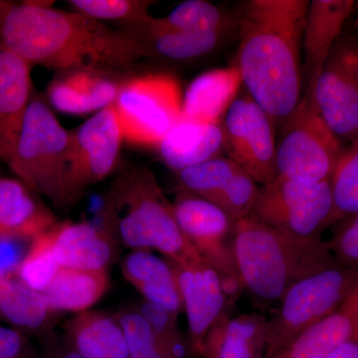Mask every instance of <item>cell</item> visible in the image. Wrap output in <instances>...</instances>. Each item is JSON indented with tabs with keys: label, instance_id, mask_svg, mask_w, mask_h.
Returning <instances> with one entry per match:
<instances>
[{
	"label": "cell",
	"instance_id": "obj_38",
	"mask_svg": "<svg viewBox=\"0 0 358 358\" xmlns=\"http://www.w3.org/2000/svg\"><path fill=\"white\" fill-rule=\"evenodd\" d=\"M32 240L2 235L0 236V275H13L24 260Z\"/></svg>",
	"mask_w": 358,
	"mask_h": 358
},
{
	"label": "cell",
	"instance_id": "obj_40",
	"mask_svg": "<svg viewBox=\"0 0 358 358\" xmlns=\"http://www.w3.org/2000/svg\"><path fill=\"white\" fill-rule=\"evenodd\" d=\"M326 358H358V341L355 339L346 341L329 353Z\"/></svg>",
	"mask_w": 358,
	"mask_h": 358
},
{
	"label": "cell",
	"instance_id": "obj_3",
	"mask_svg": "<svg viewBox=\"0 0 358 358\" xmlns=\"http://www.w3.org/2000/svg\"><path fill=\"white\" fill-rule=\"evenodd\" d=\"M234 257L243 291L256 305H279L294 284L336 265L329 242L303 239L251 217L238 220Z\"/></svg>",
	"mask_w": 358,
	"mask_h": 358
},
{
	"label": "cell",
	"instance_id": "obj_8",
	"mask_svg": "<svg viewBox=\"0 0 358 358\" xmlns=\"http://www.w3.org/2000/svg\"><path fill=\"white\" fill-rule=\"evenodd\" d=\"M114 105L122 138L138 147H159L181 122L182 95L166 74L134 77L120 87Z\"/></svg>",
	"mask_w": 358,
	"mask_h": 358
},
{
	"label": "cell",
	"instance_id": "obj_5",
	"mask_svg": "<svg viewBox=\"0 0 358 358\" xmlns=\"http://www.w3.org/2000/svg\"><path fill=\"white\" fill-rule=\"evenodd\" d=\"M72 131L63 128L39 96L28 106L8 166L34 192L58 208L70 207L68 171Z\"/></svg>",
	"mask_w": 358,
	"mask_h": 358
},
{
	"label": "cell",
	"instance_id": "obj_17",
	"mask_svg": "<svg viewBox=\"0 0 358 358\" xmlns=\"http://www.w3.org/2000/svg\"><path fill=\"white\" fill-rule=\"evenodd\" d=\"M54 255L62 268L108 270L115 254V238L90 222L56 223L48 231Z\"/></svg>",
	"mask_w": 358,
	"mask_h": 358
},
{
	"label": "cell",
	"instance_id": "obj_18",
	"mask_svg": "<svg viewBox=\"0 0 358 358\" xmlns=\"http://www.w3.org/2000/svg\"><path fill=\"white\" fill-rule=\"evenodd\" d=\"M236 65L207 71L186 89L181 106V121L220 124L242 86Z\"/></svg>",
	"mask_w": 358,
	"mask_h": 358
},
{
	"label": "cell",
	"instance_id": "obj_41",
	"mask_svg": "<svg viewBox=\"0 0 358 358\" xmlns=\"http://www.w3.org/2000/svg\"><path fill=\"white\" fill-rule=\"evenodd\" d=\"M47 358H83L73 350L67 343H52L49 345Z\"/></svg>",
	"mask_w": 358,
	"mask_h": 358
},
{
	"label": "cell",
	"instance_id": "obj_30",
	"mask_svg": "<svg viewBox=\"0 0 358 358\" xmlns=\"http://www.w3.org/2000/svg\"><path fill=\"white\" fill-rule=\"evenodd\" d=\"M242 169L229 157H214L179 171L178 185L214 204Z\"/></svg>",
	"mask_w": 358,
	"mask_h": 358
},
{
	"label": "cell",
	"instance_id": "obj_27",
	"mask_svg": "<svg viewBox=\"0 0 358 358\" xmlns=\"http://www.w3.org/2000/svg\"><path fill=\"white\" fill-rule=\"evenodd\" d=\"M0 315L23 333H39L46 331L56 313L43 294L26 287L15 275H0Z\"/></svg>",
	"mask_w": 358,
	"mask_h": 358
},
{
	"label": "cell",
	"instance_id": "obj_22",
	"mask_svg": "<svg viewBox=\"0 0 358 358\" xmlns=\"http://www.w3.org/2000/svg\"><path fill=\"white\" fill-rule=\"evenodd\" d=\"M66 343L83 358H129L126 334L117 315L77 313L64 326Z\"/></svg>",
	"mask_w": 358,
	"mask_h": 358
},
{
	"label": "cell",
	"instance_id": "obj_16",
	"mask_svg": "<svg viewBox=\"0 0 358 358\" xmlns=\"http://www.w3.org/2000/svg\"><path fill=\"white\" fill-rule=\"evenodd\" d=\"M31 65L0 45V160L13 159L32 99Z\"/></svg>",
	"mask_w": 358,
	"mask_h": 358
},
{
	"label": "cell",
	"instance_id": "obj_12",
	"mask_svg": "<svg viewBox=\"0 0 358 358\" xmlns=\"http://www.w3.org/2000/svg\"><path fill=\"white\" fill-rule=\"evenodd\" d=\"M275 124L250 96H237L222 124L224 150L261 186L278 178Z\"/></svg>",
	"mask_w": 358,
	"mask_h": 358
},
{
	"label": "cell",
	"instance_id": "obj_23",
	"mask_svg": "<svg viewBox=\"0 0 358 358\" xmlns=\"http://www.w3.org/2000/svg\"><path fill=\"white\" fill-rule=\"evenodd\" d=\"M96 71H67L52 81L47 94L49 102L66 114L85 115L115 103L120 87Z\"/></svg>",
	"mask_w": 358,
	"mask_h": 358
},
{
	"label": "cell",
	"instance_id": "obj_15",
	"mask_svg": "<svg viewBox=\"0 0 358 358\" xmlns=\"http://www.w3.org/2000/svg\"><path fill=\"white\" fill-rule=\"evenodd\" d=\"M355 6L352 0L310 1L301 39L303 95L313 93L322 68L343 34Z\"/></svg>",
	"mask_w": 358,
	"mask_h": 358
},
{
	"label": "cell",
	"instance_id": "obj_43",
	"mask_svg": "<svg viewBox=\"0 0 358 358\" xmlns=\"http://www.w3.org/2000/svg\"><path fill=\"white\" fill-rule=\"evenodd\" d=\"M353 339H355V341H358V331H357V334H355V338H353Z\"/></svg>",
	"mask_w": 358,
	"mask_h": 358
},
{
	"label": "cell",
	"instance_id": "obj_19",
	"mask_svg": "<svg viewBox=\"0 0 358 358\" xmlns=\"http://www.w3.org/2000/svg\"><path fill=\"white\" fill-rule=\"evenodd\" d=\"M358 331V282L341 307L299 334L272 358H326Z\"/></svg>",
	"mask_w": 358,
	"mask_h": 358
},
{
	"label": "cell",
	"instance_id": "obj_1",
	"mask_svg": "<svg viewBox=\"0 0 358 358\" xmlns=\"http://www.w3.org/2000/svg\"><path fill=\"white\" fill-rule=\"evenodd\" d=\"M0 45L30 65L60 71L127 70L150 57L134 37L102 21L29 1L14 4L2 25Z\"/></svg>",
	"mask_w": 358,
	"mask_h": 358
},
{
	"label": "cell",
	"instance_id": "obj_44",
	"mask_svg": "<svg viewBox=\"0 0 358 358\" xmlns=\"http://www.w3.org/2000/svg\"><path fill=\"white\" fill-rule=\"evenodd\" d=\"M0 317H1V315H0Z\"/></svg>",
	"mask_w": 358,
	"mask_h": 358
},
{
	"label": "cell",
	"instance_id": "obj_10",
	"mask_svg": "<svg viewBox=\"0 0 358 358\" xmlns=\"http://www.w3.org/2000/svg\"><path fill=\"white\" fill-rule=\"evenodd\" d=\"M334 200L331 181L308 185L278 176L260 186L249 217L303 239L322 238L331 227Z\"/></svg>",
	"mask_w": 358,
	"mask_h": 358
},
{
	"label": "cell",
	"instance_id": "obj_2",
	"mask_svg": "<svg viewBox=\"0 0 358 358\" xmlns=\"http://www.w3.org/2000/svg\"><path fill=\"white\" fill-rule=\"evenodd\" d=\"M308 6V0H249L237 14L242 83L282 127L303 95L301 39Z\"/></svg>",
	"mask_w": 358,
	"mask_h": 358
},
{
	"label": "cell",
	"instance_id": "obj_6",
	"mask_svg": "<svg viewBox=\"0 0 358 358\" xmlns=\"http://www.w3.org/2000/svg\"><path fill=\"white\" fill-rule=\"evenodd\" d=\"M357 282L358 271L336 264L294 284L268 320L265 358H272L299 334L336 312Z\"/></svg>",
	"mask_w": 358,
	"mask_h": 358
},
{
	"label": "cell",
	"instance_id": "obj_42",
	"mask_svg": "<svg viewBox=\"0 0 358 358\" xmlns=\"http://www.w3.org/2000/svg\"><path fill=\"white\" fill-rule=\"evenodd\" d=\"M14 4H15V2L0 0V32H1L2 25H3L7 14L13 8Z\"/></svg>",
	"mask_w": 358,
	"mask_h": 358
},
{
	"label": "cell",
	"instance_id": "obj_39",
	"mask_svg": "<svg viewBox=\"0 0 358 358\" xmlns=\"http://www.w3.org/2000/svg\"><path fill=\"white\" fill-rule=\"evenodd\" d=\"M27 341L15 327L0 326V358H24Z\"/></svg>",
	"mask_w": 358,
	"mask_h": 358
},
{
	"label": "cell",
	"instance_id": "obj_4",
	"mask_svg": "<svg viewBox=\"0 0 358 358\" xmlns=\"http://www.w3.org/2000/svg\"><path fill=\"white\" fill-rule=\"evenodd\" d=\"M102 214L103 229L131 251L157 250L171 263L199 257L147 166L128 167L119 174L103 196Z\"/></svg>",
	"mask_w": 358,
	"mask_h": 358
},
{
	"label": "cell",
	"instance_id": "obj_37",
	"mask_svg": "<svg viewBox=\"0 0 358 358\" xmlns=\"http://www.w3.org/2000/svg\"><path fill=\"white\" fill-rule=\"evenodd\" d=\"M329 241L334 260L341 267L358 271V214L336 223Z\"/></svg>",
	"mask_w": 358,
	"mask_h": 358
},
{
	"label": "cell",
	"instance_id": "obj_33",
	"mask_svg": "<svg viewBox=\"0 0 358 358\" xmlns=\"http://www.w3.org/2000/svg\"><path fill=\"white\" fill-rule=\"evenodd\" d=\"M76 13L98 21H120L124 24L140 25L152 15L148 9L154 2L148 0H71Z\"/></svg>",
	"mask_w": 358,
	"mask_h": 358
},
{
	"label": "cell",
	"instance_id": "obj_26",
	"mask_svg": "<svg viewBox=\"0 0 358 358\" xmlns=\"http://www.w3.org/2000/svg\"><path fill=\"white\" fill-rule=\"evenodd\" d=\"M108 270L85 271L60 268L44 296L52 312H88L109 288Z\"/></svg>",
	"mask_w": 358,
	"mask_h": 358
},
{
	"label": "cell",
	"instance_id": "obj_11",
	"mask_svg": "<svg viewBox=\"0 0 358 358\" xmlns=\"http://www.w3.org/2000/svg\"><path fill=\"white\" fill-rule=\"evenodd\" d=\"M315 105L341 143H358V35L343 30L322 68L315 90Z\"/></svg>",
	"mask_w": 358,
	"mask_h": 358
},
{
	"label": "cell",
	"instance_id": "obj_14",
	"mask_svg": "<svg viewBox=\"0 0 358 358\" xmlns=\"http://www.w3.org/2000/svg\"><path fill=\"white\" fill-rule=\"evenodd\" d=\"M169 263L178 279L183 312L187 317L189 355L201 357L207 334L219 320L231 315L233 308L218 273L201 257Z\"/></svg>",
	"mask_w": 358,
	"mask_h": 358
},
{
	"label": "cell",
	"instance_id": "obj_9",
	"mask_svg": "<svg viewBox=\"0 0 358 358\" xmlns=\"http://www.w3.org/2000/svg\"><path fill=\"white\" fill-rule=\"evenodd\" d=\"M173 204L186 239L215 268L231 307L234 308L244 292L234 257L237 220L215 204L179 185Z\"/></svg>",
	"mask_w": 358,
	"mask_h": 358
},
{
	"label": "cell",
	"instance_id": "obj_25",
	"mask_svg": "<svg viewBox=\"0 0 358 358\" xmlns=\"http://www.w3.org/2000/svg\"><path fill=\"white\" fill-rule=\"evenodd\" d=\"M157 148L162 162L178 173L218 157L224 150L222 124L181 121Z\"/></svg>",
	"mask_w": 358,
	"mask_h": 358
},
{
	"label": "cell",
	"instance_id": "obj_28",
	"mask_svg": "<svg viewBox=\"0 0 358 358\" xmlns=\"http://www.w3.org/2000/svg\"><path fill=\"white\" fill-rule=\"evenodd\" d=\"M148 21L136 27L140 28L145 35V39L138 40V42L145 47L150 57L159 56L173 61L195 60L217 49L228 35L159 29L148 24Z\"/></svg>",
	"mask_w": 358,
	"mask_h": 358
},
{
	"label": "cell",
	"instance_id": "obj_13",
	"mask_svg": "<svg viewBox=\"0 0 358 358\" xmlns=\"http://www.w3.org/2000/svg\"><path fill=\"white\" fill-rule=\"evenodd\" d=\"M122 140L114 105L99 110L72 131L67 181L71 206L89 187L112 173Z\"/></svg>",
	"mask_w": 358,
	"mask_h": 358
},
{
	"label": "cell",
	"instance_id": "obj_35",
	"mask_svg": "<svg viewBox=\"0 0 358 358\" xmlns=\"http://www.w3.org/2000/svg\"><path fill=\"white\" fill-rule=\"evenodd\" d=\"M138 310L147 319L159 343L173 358H188L187 341L183 338L178 326V315L159 306L143 301Z\"/></svg>",
	"mask_w": 358,
	"mask_h": 358
},
{
	"label": "cell",
	"instance_id": "obj_31",
	"mask_svg": "<svg viewBox=\"0 0 358 358\" xmlns=\"http://www.w3.org/2000/svg\"><path fill=\"white\" fill-rule=\"evenodd\" d=\"M334 209L331 226L358 214V143L345 148L331 180Z\"/></svg>",
	"mask_w": 358,
	"mask_h": 358
},
{
	"label": "cell",
	"instance_id": "obj_36",
	"mask_svg": "<svg viewBox=\"0 0 358 358\" xmlns=\"http://www.w3.org/2000/svg\"><path fill=\"white\" fill-rule=\"evenodd\" d=\"M260 186L250 174L242 169L230 181L216 200V206L229 214L235 220L248 217L255 206Z\"/></svg>",
	"mask_w": 358,
	"mask_h": 358
},
{
	"label": "cell",
	"instance_id": "obj_24",
	"mask_svg": "<svg viewBox=\"0 0 358 358\" xmlns=\"http://www.w3.org/2000/svg\"><path fill=\"white\" fill-rule=\"evenodd\" d=\"M32 192L22 181L0 176V236L33 240L57 223Z\"/></svg>",
	"mask_w": 358,
	"mask_h": 358
},
{
	"label": "cell",
	"instance_id": "obj_20",
	"mask_svg": "<svg viewBox=\"0 0 358 358\" xmlns=\"http://www.w3.org/2000/svg\"><path fill=\"white\" fill-rule=\"evenodd\" d=\"M122 277L143 296V301L179 315L183 312L178 279L169 261L150 250H134L121 262Z\"/></svg>",
	"mask_w": 358,
	"mask_h": 358
},
{
	"label": "cell",
	"instance_id": "obj_32",
	"mask_svg": "<svg viewBox=\"0 0 358 358\" xmlns=\"http://www.w3.org/2000/svg\"><path fill=\"white\" fill-rule=\"evenodd\" d=\"M48 231L32 240L24 260L15 274L26 287L42 294L61 268L54 255Z\"/></svg>",
	"mask_w": 358,
	"mask_h": 358
},
{
	"label": "cell",
	"instance_id": "obj_21",
	"mask_svg": "<svg viewBox=\"0 0 358 358\" xmlns=\"http://www.w3.org/2000/svg\"><path fill=\"white\" fill-rule=\"evenodd\" d=\"M268 320L260 313L226 315L206 338L202 358H265Z\"/></svg>",
	"mask_w": 358,
	"mask_h": 358
},
{
	"label": "cell",
	"instance_id": "obj_29",
	"mask_svg": "<svg viewBox=\"0 0 358 358\" xmlns=\"http://www.w3.org/2000/svg\"><path fill=\"white\" fill-rule=\"evenodd\" d=\"M148 24L159 29L192 33H223L229 34L237 28V16L231 15L223 8L204 1L187 0L164 17H150Z\"/></svg>",
	"mask_w": 358,
	"mask_h": 358
},
{
	"label": "cell",
	"instance_id": "obj_7",
	"mask_svg": "<svg viewBox=\"0 0 358 358\" xmlns=\"http://www.w3.org/2000/svg\"><path fill=\"white\" fill-rule=\"evenodd\" d=\"M282 128L278 176L308 185L331 181L345 148L320 117L313 94L303 96Z\"/></svg>",
	"mask_w": 358,
	"mask_h": 358
},
{
	"label": "cell",
	"instance_id": "obj_34",
	"mask_svg": "<svg viewBox=\"0 0 358 358\" xmlns=\"http://www.w3.org/2000/svg\"><path fill=\"white\" fill-rule=\"evenodd\" d=\"M128 341L129 358H173L159 343L150 322L138 308L117 313Z\"/></svg>",
	"mask_w": 358,
	"mask_h": 358
}]
</instances>
